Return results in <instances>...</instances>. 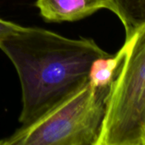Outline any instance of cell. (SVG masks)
Wrapping results in <instances>:
<instances>
[{
  "label": "cell",
  "instance_id": "cell-3",
  "mask_svg": "<svg viewBox=\"0 0 145 145\" xmlns=\"http://www.w3.org/2000/svg\"><path fill=\"white\" fill-rule=\"evenodd\" d=\"M125 42L127 53L110 88L97 145H144L145 24Z\"/></svg>",
  "mask_w": 145,
  "mask_h": 145
},
{
  "label": "cell",
  "instance_id": "cell-7",
  "mask_svg": "<svg viewBox=\"0 0 145 145\" xmlns=\"http://www.w3.org/2000/svg\"><path fill=\"white\" fill-rule=\"evenodd\" d=\"M23 26L0 18V42L5 37L17 32Z\"/></svg>",
  "mask_w": 145,
  "mask_h": 145
},
{
  "label": "cell",
  "instance_id": "cell-6",
  "mask_svg": "<svg viewBox=\"0 0 145 145\" xmlns=\"http://www.w3.org/2000/svg\"><path fill=\"white\" fill-rule=\"evenodd\" d=\"M106 3L122 22L126 38L145 24V0H106Z\"/></svg>",
  "mask_w": 145,
  "mask_h": 145
},
{
  "label": "cell",
  "instance_id": "cell-8",
  "mask_svg": "<svg viewBox=\"0 0 145 145\" xmlns=\"http://www.w3.org/2000/svg\"><path fill=\"white\" fill-rule=\"evenodd\" d=\"M144 145H145V142H144Z\"/></svg>",
  "mask_w": 145,
  "mask_h": 145
},
{
  "label": "cell",
  "instance_id": "cell-5",
  "mask_svg": "<svg viewBox=\"0 0 145 145\" xmlns=\"http://www.w3.org/2000/svg\"><path fill=\"white\" fill-rule=\"evenodd\" d=\"M127 53V44L125 42L122 48L115 54L98 58L92 63L88 82L96 88H111Z\"/></svg>",
  "mask_w": 145,
  "mask_h": 145
},
{
  "label": "cell",
  "instance_id": "cell-1",
  "mask_svg": "<svg viewBox=\"0 0 145 145\" xmlns=\"http://www.w3.org/2000/svg\"><path fill=\"white\" fill-rule=\"evenodd\" d=\"M21 87V127L38 121L88 82L94 60L109 55L93 39H72L51 31L22 27L0 42Z\"/></svg>",
  "mask_w": 145,
  "mask_h": 145
},
{
  "label": "cell",
  "instance_id": "cell-2",
  "mask_svg": "<svg viewBox=\"0 0 145 145\" xmlns=\"http://www.w3.org/2000/svg\"><path fill=\"white\" fill-rule=\"evenodd\" d=\"M109 91L87 82L35 122L0 139V145H97Z\"/></svg>",
  "mask_w": 145,
  "mask_h": 145
},
{
  "label": "cell",
  "instance_id": "cell-4",
  "mask_svg": "<svg viewBox=\"0 0 145 145\" xmlns=\"http://www.w3.org/2000/svg\"><path fill=\"white\" fill-rule=\"evenodd\" d=\"M36 7L47 21H76L101 8H107L106 0H36Z\"/></svg>",
  "mask_w": 145,
  "mask_h": 145
}]
</instances>
